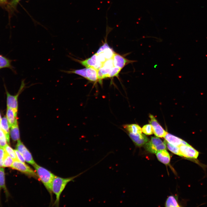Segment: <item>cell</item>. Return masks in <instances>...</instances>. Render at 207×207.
<instances>
[{
    "label": "cell",
    "instance_id": "obj_34",
    "mask_svg": "<svg viewBox=\"0 0 207 207\" xmlns=\"http://www.w3.org/2000/svg\"></svg>",
    "mask_w": 207,
    "mask_h": 207
},
{
    "label": "cell",
    "instance_id": "obj_24",
    "mask_svg": "<svg viewBox=\"0 0 207 207\" xmlns=\"http://www.w3.org/2000/svg\"><path fill=\"white\" fill-rule=\"evenodd\" d=\"M3 148L6 152L14 160H18L14 150L7 144L5 145Z\"/></svg>",
    "mask_w": 207,
    "mask_h": 207
},
{
    "label": "cell",
    "instance_id": "obj_31",
    "mask_svg": "<svg viewBox=\"0 0 207 207\" xmlns=\"http://www.w3.org/2000/svg\"><path fill=\"white\" fill-rule=\"evenodd\" d=\"M20 0H12L11 3V5L13 6H16Z\"/></svg>",
    "mask_w": 207,
    "mask_h": 207
},
{
    "label": "cell",
    "instance_id": "obj_11",
    "mask_svg": "<svg viewBox=\"0 0 207 207\" xmlns=\"http://www.w3.org/2000/svg\"><path fill=\"white\" fill-rule=\"evenodd\" d=\"M112 59L114 66L122 69L125 66L129 63L136 62L127 59L121 55L114 53Z\"/></svg>",
    "mask_w": 207,
    "mask_h": 207
},
{
    "label": "cell",
    "instance_id": "obj_18",
    "mask_svg": "<svg viewBox=\"0 0 207 207\" xmlns=\"http://www.w3.org/2000/svg\"><path fill=\"white\" fill-rule=\"evenodd\" d=\"M123 126L128 133L133 134L142 133V129L138 124H126L123 125Z\"/></svg>",
    "mask_w": 207,
    "mask_h": 207
},
{
    "label": "cell",
    "instance_id": "obj_4",
    "mask_svg": "<svg viewBox=\"0 0 207 207\" xmlns=\"http://www.w3.org/2000/svg\"><path fill=\"white\" fill-rule=\"evenodd\" d=\"M25 87V84L24 80L21 82V83L20 89L18 93L15 95H10L6 89L7 95V106L12 109L16 113H17L18 110V97L23 91Z\"/></svg>",
    "mask_w": 207,
    "mask_h": 207
},
{
    "label": "cell",
    "instance_id": "obj_26",
    "mask_svg": "<svg viewBox=\"0 0 207 207\" xmlns=\"http://www.w3.org/2000/svg\"><path fill=\"white\" fill-rule=\"evenodd\" d=\"M7 143L5 135L0 128V147L4 148Z\"/></svg>",
    "mask_w": 207,
    "mask_h": 207
},
{
    "label": "cell",
    "instance_id": "obj_20",
    "mask_svg": "<svg viewBox=\"0 0 207 207\" xmlns=\"http://www.w3.org/2000/svg\"><path fill=\"white\" fill-rule=\"evenodd\" d=\"M11 62V60L0 55V69L3 68L12 69Z\"/></svg>",
    "mask_w": 207,
    "mask_h": 207
},
{
    "label": "cell",
    "instance_id": "obj_9",
    "mask_svg": "<svg viewBox=\"0 0 207 207\" xmlns=\"http://www.w3.org/2000/svg\"><path fill=\"white\" fill-rule=\"evenodd\" d=\"M97 55L96 53L90 57L84 60H80L73 58H71L86 68L92 67L98 71L101 67L103 64L98 60Z\"/></svg>",
    "mask_w": 207,
    "mask_h": 207
},
{
    "label": "cell",
    "instance_id": "obj_16",
    "mask_svg": "<svg viewBox=\"0 0 207 207\" xmlns=\"http://www.w3.org/2000/svg\"><path fill=\"white\" fill-rule=\"evenodd\" d=\"M17 113L15 112L12 109L7 107L6 115V118L9 128H10L17 121Z\"/></svg>",
    "mask_w": 207,
    "mask_h": 207
},
{
    "label": "cell",
    "instance_id": "obj_7",
    "mask_svg": "<svg viewBox=\"0 0 207 207\" xmlns=\"http://www.w3.org/2000/svg\"><path fill=\"white\" fill-rule=\"evenodd\" d=\"M181 156L190 159H197L199 154V152L189 144L182 145L179 147Z\"/></svg>",
    "mask_w": 207,
    "mask_h": 207
},
{
    "label": "cell",
    "instance_id": "obj_15",
    "mask_svg": "<svg viewBox=\"0 0 207 207\" xmlns=\"http://www.w3.org/2000/svg\"><path fill=\"white\" fill-rule=\"evenodd\" d=\"M5 116L1 119L0 122V128L5 133L7 140V143L9 144V126L7 118Z\"/></svg>",
    "mask_w": 207,
    "mask_h": 207
},
{
    "label": "cell",
    "instance_id": "obj_19",
    "mask_svg": "<svg viewBox=\"0 0 207 207\" xmlns=\"http://www.w3.org/2000/svg\"><path fill=\"white\" fill-rule=\"evenodd\" d=\"M10 128V135L12 140L16 141L20 139L19 130L17 121Z\"/></svg>",
    "mask_w": 207,
    "mask_h": 207
},
{
    "label": "cell",
    "instance_id": "obj_27",
    "mask_svg": "<svg viewBox=\"0 0 207 207\" xmlns=\"http://www.w3.org/2000/svg\"><path fill=\"white\" fill-rule=\"evenodd\" d=\"M142 131L147 135H151L153 133V129L150 124H147L144 126L142 129Z\"/></svg>",
    "mask_w": 207,
    "mask_h": 207
},
{
    "label": "cell",
    "instance_id": "obj_2",
    "mask_svg": "<svg viewBox=\"0 0 207 207\" xmlns=\"http://www.w3.org/2000/svg\"><path fill=\"white\" fill-rule=\"evenodd\" d=\"M38 177L50 193H51V184L55 176L49 171L36 163L33 166Z\"/></svg>",
    "mask_w": 207,
    "mask_h": 207
},
{
    "label": "cell",
    "instance_id": "obj_13",
    "mask_svg": "<svg viewBox=\"0 0 207 207\" xmlns=\"http://www.w3.org/2000/svg\"><path fill=\"white\" fill-rule=\"evenodd\" d=\"M164 137L167 142L175 146L179 147L181 145L188 144L181 139L167 133Z\"/></svg>",
    "mask_w": 207,
    "mask_h": 207
},
{
    "label": "cell",
    "instance_id": "obj_28",
    "mask_svg": "<svg viewBox=\"0 0 207 207\" xmlns=\"http://www.w3.org/2000/svg\"><path fill=\"white\" fill-rule=\"evenodd\" d=\"M121 69L120 68L114 66L109 75V77L117 76Z\"/></svg>",
    "mask_w": 207,
    "mask_h": 207
},
{
    "label": "cell",
    "instance_id": "obj_6",
    "mask_svg": "<svg viewBox=\"0 0 207 207\" xmlns=\"http://www.w3.org/2000/svg\"><path fill=\"white\" fill-rule=\"evenodd\" d=\"M114 66L112 58L106 60L97 71L98 80L101 82V80L103 79L109 77V75Z\"/></svg>",
    "mask_w": 207,
    "mask_h": 207
},
{
    "label": "cell",
    "instance_id": "obj_32",
    "mask_svg": "<svg viewBox=\"0 0 207 207\" xmlns=\"http://www.w3.org/2000/svg\"><path fill=\"white\" fill-rule=\"evenodd\" d=\"M6 0H0V2H5Z\"/></svg>",
    "mask_w": 207,
    "mask_h": 207
},
{
    "label": "cell",
    "instance_id": "obj_17",
    "mask_svg": "<svg viewBox=\"0 0 207 207\" xmlns=\"http://www.w3.org/2000/svg\"><path fill=\"white\" fill-rule=\"evenodd\" d=\"M85 78L93 82L98 80L97 70L92 67L86 68Z\"/></svg>",
    "mask_w": 207,
    "mask_h": 207
},
{
    "label": "cell",
    "instance_id": "obj_1",
    "mask_svg": "<svg viewBox=\"0 0 207 207\" xmlns=\"http://www.w3.org/2000/svg\"><path fill=\"white\" fill-rule=\"evenodd\" d=\"M93 167L92 166L91 167ZM89 168L77 175L72 177L63 178L55 176L53 179L51 184V191L56 196L54 205L57 206L59 204L60 197L61 194L67 184L75 178L85 172L90 168Z\"/></svg>",
    "mask_w": 207,
    "mask_h": 207
},
{
    "label": "cell",
    "instance_id": "obj_30",
    "mask_svg": "<svg viewBox=\"0 0 207 207\" xmlns=\"http://www.w3.org/2000/svg\"><path fill=\"white\" fill-rule=\"evenodd\" d=\"M18 160L23 162L25 163V160L20 153L17 150H14Z\"/></svg>",
    "mask_w": 207,
    "mask_h": 207
},
{
    "label": "cell",
    "instance_id": "obj_10",
    "mask_svg": "<svg viewBox=\"0 0 207 207\" xmlns=\"http://www.w3.org/2000/svg\"><path fill=\"white\" fill-rule=\"evenodd\" d=\"M149 117L150 119L149 123L152 126L153 133L157 137H164L167 132L160 125L153 115L150 114Z\"/></svg>",
    "mask_w": 207,
    "mask_h": 207
},
{
    "label": "cell",
    "instance_id": "obj_14",
    "mask_svg": "<svg viewBox=\"0 0 207 207\" xmlns=\"http://www.w3.org/2000/svg\"><path fill=\"white\" fill-rule=\"evenodd\" d=\"M156 154L158 159L160 162L165 164H168L169 163L170 156L165 149L160 151Z\"/></svg>",
    "mask_w": 207,
    "mask_h": 207
},
{
    "label": "cell",
    "instance_id": "obj_25",
    "mask_svg": "<svg viewBox=\"0 0 207 207\" xmlns=\"http://www.w3.org/2000/svg\"><path fill=\"white\" fill-rule=\"evenodd\" d=\"M165 144L166 145L168 149L174 154L181 156L179 148V147L175 146L165 140Z\"/></svg>",
    "mask_w": 207,
    "mask_h": 207
},
{
    "label": "cell",
    "instance_id": "obj_5",
    "mask_svg": "<svg viewBox=\"0 0 207 207\" xmlns=\"http://www.w3.org/2000/svg\"><path fill=\"white\" fill-rule=\"evenodd\" d=\"M13 169L18 170L31 177L37 178L38 176L36 172L25 163L18 160H14L10 166Z\"/></svg>",
    "mask_w": 207,
    "mask_h": 207
},
{
    "label": "cell",
    "instance_id": "obj_12",
    "mask_svg": "<svg viewBox=\"0 0 207 207\" xmlns=\"http://www.w3.org/2000/svg\"><path fill=\"white\" fill-rule=\"evenodd\" d=\"M132 140L137 146H141L145 145L149 141L147 137L141 133L133 134L128 133Z\"/></svg>",
    "mask_w": 207,
    "mask_h": 207
},
{
    "label": "cell",
    "instance_id": "obj_29",
    "mask_svg": "<svg viewBox=\"0 0 207 207\" xmlns=\"http://www.w3.org/2000/svg\"><path fill=\"white\" fill-rule=\"evenodd\" d=\"M5 152L4 148L0 147V167L3 166V160Z\"/></svg>",
    "mask_w": 207,
    "mask_h": 207
},
{
    "label": "cell",
    "instance_id": "obj_22",
    "mask_svg": "<svg viewBox=\"0 0 207 207\" xmlns=\"http://www.w3.org/2000/svg\"><path fill=\"white\" fill-rule=\"evenodd\" d=\"M13 161V159L5 151L3 160V167H10Z\"/></svg>",
    "mask_w": 207,
    "mask_h": 207
},
{
    "label": "cell",
    "instance_id": "obj_33",
    "mask_svg": "<svg viewBox=\"0 0 207 207\" xmlns=\"http://www.w3.org/2000/svg\"><path fill=\"white\" fill-rule=\"evenodd\" d=\"M1 119H2V118H1V114H0V122H1Z\"/></svg>",
    "mask_w": 207,
    "mask_h": 207
},
{
    "label": "cell",
    "instance_id": "obj_8",
    "mask_svg": "<svg viewBox=\"0 0 207 207\" xmlns=\"http://www.w3.org/2000/svg\"><path fill=\"white\" fill-rule=\"evenodd\" d=\"M16 149L22 154L25 161L33 166L36 163L30 152L20 139L17 141Z\"/></svg>",
    "mask_w": 207,
    "mask_h": 207
},
{
    "label": "cell",
    "instance_id": "obj_3",
    "mask_svg": "<svg viewBox=\"0 0 207 207\" xmlns=\"http://www.w3.org/2000/svg\"><path fill=\"white\" fill-rule=\"evenodd\" d=\"M145 149L149 152L153 154H156L157 152L166 149V146L159 138L155 137H151L150 141L145 144Z\"/></svg>",
    "mask_w": 207,
    "mask_h": 207
},
{
    "label": "cell",
    "instance_id": "obj_23",
    "mask_svg": "<svg viewBox=\"0 0 207 207\" xmlns=\"http://www.w3.org/2000/svg\"><path fill=\"white\" fill-rule=\"evenodd\" d=\"M166 207H179L178 202L175 198L172 196H169L166 201Z\"/></svg>",
    "mask_w": 207,
    "mask_h": 207
},
{
    "label": "cell",
    "instance_id": "obj_21",
    "mask_svg": "<svg viewBox=\"0 0 207 207\" xmlns=\"http://www.w3.org/2000/svg\"><path fill=\"white\" fill-rule=\"evenodd\" d=\"M1 189H3L7 195L8 193L5 185L4 170L3 168H0V190Z\"/></svg>",
    "mask_w": 207,
    "mask_h": 207
}]
</instances>
